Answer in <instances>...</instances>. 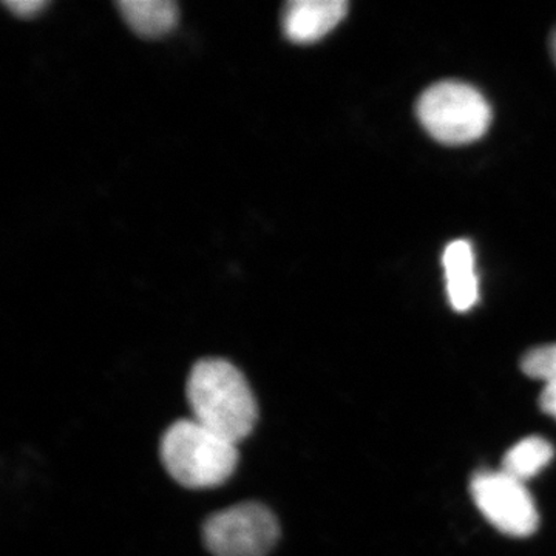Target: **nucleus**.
I'll list each match as a JSON object with an SVG mask.
<instances>
[{"mask_svg": "<svg viewBox=\"0 0 556 556\" xmlns=\"http://www.w3.org/2000/svg\"><path fill=\"white\" fill-rule=\"evenodd\" d=\"M186 394L193 419L239 444L257 424L254 393L239 368L225 358H203L190 369Z\"/></svg>", "mask_w": 556, "mask_h": 556, "instance_id": "obj_1", "label": "nucleus"}, {"mask_svg": "<svg viewBox=\"0 0 556 556\" xmlns=\"http://www.w3.org/2000/svg\"><path fill=\"white\" fill-rule=\"evenodd\" d=\"M160 452L167 473L178 484L193 490L225 484L239 464L236 442L193 417L179 419L164 431Z\"/></svg>", "mask_w": 556, "mask_h": 556, "instance_id": "obj_2", "label": "nucleus"}, {"mask_svg": "<svg viewBox=\"0 0 556 556\" xmlns=\"http://www.w3.org/2000/svg\"><path fill=\"white\" fill-rule=\"evenodd\" d=\"M416 113L428 135L447 146L478 141L492 123V108L484 94L460 80L428 87L417 100Z\"/></svg>", "mask_w": 556, "mask_h": 556, "instance_id": "obj_3", "label": "nucleus"}, {"mask_svg": "<svg viewBox=\"0 0 556 556\" xmlns=\"http://www.w3.org/2000/svg\"><path fill=\"white\" fill-rule=\"evenodd\" d=\"M278 536L276 515L260 503L230 506L211 515L203 525L204 544L214 556H266Z\"/></svg>", "mask_w": 556, "mask_h": 556, "instance_id": "obj_4", "label": "nucleus"}, {"mask_svg": "<svg viewBox=\"0 0 556 556\" xmlns=\"http://www.w3.org/2000/svg\"><path fill=\"white\" fill-rule=\"evenodd\" d=\"M470 493L486 521L508 536L533 535L540 514L525 482L503 470H479L471 477Z\"/></svg>", "mask_w": 556, "mask_h": 556, "instance_id": "obj_5", "label": "nucleus"}, {"mask_svg": "<svg viewBox=\"0 0 556 556\" xmlns=\"http://www.w3.org/2000/svg\"><path fill=\"white\" fill-rule=\"evenodd\" d=\"M346 11L345 0H294L285 10L283 30L294 42H314L328 35Z\"/></svg>", "mask_w": 556, "mask_h": 556, "instance_id": "obj_6", "label": "nucleus"}, {"mask_svg": "<svg viewBox=\"0 0 556 556\" xmlns=\"http://www.w3.org/2000/svg\"><path fill=\"white\" fill-rule=\"evenodd\" d=\"M442 265L452 308L457 313H466L473 308L479 299L473 247L467 240L453 241L445 248Z\"/></svg>", "mask_w": 556, "mask_h": 556, "instance_id": "obj_7", "label": "nucleus"}, {"mask_svg": "<svg viewBox=\"0 0 556 556\" xmlns=\"http://www.w3.org/2000/svg\"><path fill=\"white\" fill-rule=\"evenodd\" d=\"M118 9L131 30L144 38L167 35L178 21V7L172 0H119Z\"/></svg>", "mask_w": 556, "mask_h": 556, "instance_id": "obj_8", "label": "nucleus"}, {"mask_svg": "<svg viewBox=\"0 0 556 556\" xmlns=\"http://www.w3.org/2000/svg\"><path fill=\"white\" fill-rule=\"evenodd\" d=\"M551 442L540 437H529L508 450L501 470L518 481L526 482L540 475L554 459Z\"/></svg>", "mask_w": 556, "mask_h": 556, "instance_id": "obj_9", "label": "nucleus"}, {"mask_svg": "<svg viewBox=\"0 0 556 556\" xmlns=\"http://www.w3.org/2000/svg\"><path fill=\"white\" fill-rule=\"evenodd\" d=\"M521 369L529 378L556 382V343L533 348L521 358Z\"/></svg>", "mask_w": 556, "mask_h": 556, "instance_id": "obj_10", "label": "nucleus"}, {"mask_svg": "<svg viewBox=\"0 0 556 556\" xmlns=\"http://www.w3.org/2000/svg\"><path fill=\"white\" fill-rule=\"evenodd\" d=\"M5 7L20 16H33L47 7V2L46 0H5Z\"/></svg>", "mask_w": 556, "mask_h": 556, "instance_id": "obj_11", "label": "nucleus"}, {"mask_svg": "<svg viewBox=\"0 0 556 556\" xmlns=\"http://www.w3.org/2000/svg\"><path fill=\"white\" fill-rule=\"evenodd\" d=\"M540 408L556 419V382L547 383L540 396Z\"/></svg>", "mask_w": 556, "mask_h": 556, "instance_id": "obj_12", "label": "nucleus"}, {"mask_svg": "<svg viewBox=\"0 0 556 556\" xmlns=\"http://www.w3.org/2000/svg\"><path fill=\"white\" fill-rule=\"evenodd\" d=\"M551 50H552V56H554V61L556 64V28H555L554 35H552V38H551Z\"/></svg>", "mask_w": 556, "mask_h": 556, "instance_id": "obj_13", "label": "nucleus"}]
</instances>
